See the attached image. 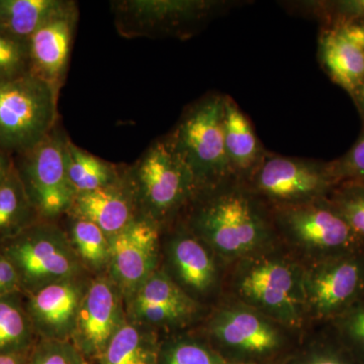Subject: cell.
Listing matches in <instances>:
<instances>
[{
    "label": "cell",
    "instance_id": "8",
    "mask_svg": "<svg viewBox=\"0 0 364 364\" xmlns=\"http://www.w3.org/2000/svg\"><path fill=\"white\" fill-rule=\"evenodd\" d=\"M270 210L277 235L305 253L310 261L364 250L363 244L328 196Z\"/></svg>",
    "mask_w": 364,
    "mask_h": 364
},
{
    "label": "cell",
    "instance_id": "20",
    "mask_svg": "<svg viewBox=\"0 0 364 364\" xmlns=\"http://www.w3.org/2000/svg\"><path fill=\"white\" fill-rule=\"evenodd\" d=\"M67 215L83 218L114 236L136 218L135 203L123 179L114 186L74 196Z\"/></svg>",
    "mask_w": 364,
    "mask_h": 364
},
{
    "label": "cell",
    "instance_id": "13",
    "mask_svg": "<svg viewBox=\"0 0 364 364\" xmlns=\"http://www.w3.org/2000/svg\"><path fill=\"white\" fill-rule=\"evenodd\" d=\"M127 320L124 299L107 274L91 279L70 341L88 359L100 358Z\"/></svg>",
    "mask_w": 364,
    "mask_h": 364
},
{
    "label": "cell",
    "instance_id": "23",
    "mask_svg": "<svg viewBox=\"0 0 364 364\" xmlns=\"http://www.w3.org/2000/svg\"><path fill=\"white\" fill-rule=\"evenodd\" d=\"M67 176L74 195L114 186L123 179L124 168L95 156L71 140L67 145Z\"/></svg>",
    "mask_w": 364,
    "mask_h": 364
},
{
    "label": "cell",
    "instance_id": "3",
    "mask_svg": "<svg viewBox=\"0 0 364 364\" xmlns=\"http://www.w3.org/2000/svg\"><path fill=\"white\" fill-rule=\"evenodd\" d=\"M303 267L267 250L239 261L234 291L246 306L275 322L298 328L306 317Z\"/></svg>",
    "mask_w": 364,
    "mask_h": 364
},
{
    "label": "cell",
    "instance_id": "37",
    "mask_svg": "<svg viewBox=\"0 0 364 364\" xmlns=\"http://www.w3.org/2000/svg\"><path fill=\"white\" fill-rule=\"evenodd\" d=\"M347 39L350 40L364 53V21H353L335 28Z\"/></svg>",
    "mask_w": 364,
    "mask_h": 364
},
{
    "label": "cell",
    "instance_id": "12",
    "mask_svg": "<svg viewBox=\"0 0 364 364\" xmlns=\"http://www.w3.org/2000/svg\"><path fill=\"white\" fill-rule=\"evenodd\" d=\"M301 282L306 315L334 320L364 296V250L310 261Z\"/></svg>",
    "mask_w": 364,
    "mask_h": 364
},
{
    "label": "cell",
    "instance_id": "11",
    "mask_svg": "<svg viewBox=\"0 0 364 364\" xmlns=\"http://www.w3.org/2000/svg\"><path fill=\"white\" fill-rule=\"evenodd\" d=\"M245 184L269 207L301 205L327 198L336 186L328 162L284 156L269 151Z\"/></svg>",
    "mask_w": 364,
    "mask_h": 364
},
{
    "label": "cell",
    "instance_id": "43",
    "mask_svg": "<svg viewBox=\"0 0 364 364\" xmlns=\"http://www.w3.org/2000/svg\"><path fill=\"white\" fill-rule=\"evenodd\" d=\"M87 364H88V363H87Z\"/></svg>",
    "mask_w": 364,
    "mask_h": 364
},
{
    "label": "cell",
    "instance_id": "9",
    "mask_svg": "<svg viewBox=\"0 0 364 364\" xmlns=\"http://www.w3.org/2000/svg\"><path fill=\"white\" fill-rule=\"evenodd\" d=\"M284 326L248 306L220 309L208 323L214 348L229 364H265L287 347Z\"/></svg>",
    "mask_w": 364,
    "mask_h": 364
},
{
    "label": "cell",
    "instance_id": "31",
    "mask_svg": "<svg viewBox=\"0 0 364 364\" xmlns=\"http://www.w3.org/2000/svg\"><path fill=\"white\" fill-rule=\"evenodd\" d=\"M336 339L360 363H364V296L332 321Z\"/></svg>",
    "mask_w": 364,
    "mask_h": 364
},
{
    "label": "cell",
    "instance_id": "4",
    "mask_svg": "<svg viewBox=\"0 0 364 364\" xmlns=\"http://www.w3.org/2000/svg\"><path fill=\"white\" fill-rule=\"evenodd\" d=\"M224 97L212 92L196 100L167 134L193 173L198 193L236 181L225 149Z\"/></svg>",
    "mask_w": 364,
    "mask_h": 364
},
{
    "label": "cell",
    "instance_id": "38",
    "mask_svg": "<svg viewBox=\"0 0 364 364\" xmlns=\"http://www.w3.org/2000/svg\"><path fill=\"white\" fill-rule=\"evenodd\" d=\"M14 167H16V162L11 155L0 149V186L9 177Z\"/></svg>",
    "mask_w": 364,
    "mask_h": 364
},
{
    "label": "cell",
    "instance_id": "35",
    "mask_svg": "<svg viewBox=\"0 0 364 364\" xmlns=\"http://www.w3.org/2000/svg\"><path fill=\"white\" fill-rule=\"evenodd\" d=\"M328 167L336 186L364 181V132L346 154L328 162Z\"/></svg>",
    "mask_w": 364,
    "mask_h": 364
},
{
    "label": "cell",
    "instance_id": "18",
    "mask_svg": "<svg viewBox=\"0 0 364 364\" xmlns=\"http://www.w3.org/2000/svg\"><path fill=\"white\" fill-rule=\"evenodd\" d=\"M173 233L165 244L167 274L188 296L195 299L208 296L218 282L214 253L177 220Z\"/></svg>",
    "mask_w": 364,
    "mask_h": 364
},
{
    "label": "cell",
    "instance_id": "33",
    "mask_svg": "<svg viewBox=\"0 0 364 364\" xmlns=\"http://www.w3.org/2000/svg\"><path fill=\"white\" fill-rule=\"evenodd\" d=\"M26 364H87V360L71 341L38 339Z\"/></svg>",
    "mask_w": 364,
    "mask_h": 364
},
{
    "label": "cell",
    "instance_id": "17",
    "mask_svg": "<svg viewBox=\"0 0 364 364\" xmlns=\"http://www.w3.org/2000/svg\"><path fill=\"white\" fill-rule=\"evenodd\" d=\"M90 274L54 282L25 294L26 312L38 339L70 341Z\"/></svg>",
    "mask_w": 364,
    "mask_h": 364
},
{
    "label": "cell",
    "instance_id": "5",
    "mask_svg": "<svg viewBox=\"0 0 364 364\" xmlns=\"http://www.w3.org/2000/svg\"><path fill=\"white\" fill-rule=\"evenodd\" d=\"M0 251L11 261L23 294L90 274L72 248L65 230L56 222L40 220L0 244Z\"/></svg>",
    "mask_w": 364,
    "mask_h": 364
},
{
    "label": "cell",
    "instance_id": "6",
    "mask_svg": "<svg viewBox=\"0 0 364 364\" xmlns=\"http://www.w3.org/2000/svg\"><path fill=\"white\" fill-rule=\"evenodd\" d=\"M58 97L30 72L0 79V149L20 156L42 142L58 126Z\"/></svg>",
    "mask_w": 364,
    "mask_h": 364
},
{
    "label": "cell",
    "instance_id": "22",
    "mask_svg": "<svg viewBox=\"0 0 364 364\" xmlns=\"http://www.w3.org/2000/svg\"><path fill=\"white\" fill-rule=\"evenodd\" d=\"M159 348L154 330L127 318L98 358V363L157 364Z\"/></svg>",
    "mask_w": 364,
    "mask_h": 364
},
{
    "label": "cell",
    "instance_id": "26",
    "mask_svg": "<svg viewBox=\"0 0 364 364\" xmlns=\"http://www.w3.org/2000/svg\"><path fill=\"white\" fill-rule=\"evenodd\" d=\"M40 220L16 166L0 186V244Z\"/></svg>",
    "mask_w": 364,
    "mask_h": 364
},
{
    "label": "cell",
    "instance_id": "29",
    "mask_svg": "<svg viewBox=\"0 0 364 364\" xmlns=\"http://www.w3.org/2000/svg\"><path fill=\"white\" fill-rule=\"evenodd\" d=\"M157 364H229L214 347L181 336L160 343Z\"/></svg>",
    "mask_w": 364,
    "mask_h": 364
},
{
    "label": "cell",
    "instance_id": "36",
    "mask_svg": "<svg viewBox=\"0 0 364 364\" xmlns=\"http://www.w3.org/2000/svg\"><path fill=\"white\" fill-rule=\"evenodd\" d=\"M21 291L18 275L11 261L0 251V298Z\"/></svg>",
    "mask_w": 364,
    "mask_h": 364
},
{
    "label": "cell",
    "instance_id": "16",
    "mask_svg": "<svg viewBox=\"0 0 364 364\" xmlns=\"http://www.w3.org/2000/svg\"><path fill=\"white\" fill-rule=\"evenodd\" d=\"M78 18L77 4L66 0L28 42L30 73L58 93L65 82Z\"/></svg>",
    "mask_w": 364,
    "mask_h": 364
},
{
    "label": "cell",
    "instance_id": "15",
    "mask_svg": "<svg viewBox=\"0 0 364 364\" xmlns=\"http://www.w3.org/2000/svg\"><path fill=\"white\" fill-rule=\"evenodd\" d=\"M127 318L156 328L181 327L195 318L200 304L188 296L161 268L124 301Z\"/></svg>",
    "mask_w": 364,
    "mask_h": 364
},
{
    "label": "cell",
    "instance_id": "19",
    "mask_svg": "<svg viewBox=\"0 0 364 364\" xmlns=\"http://www.w3.org/2000/svg\"><path fill=\"white\" fill-rule=\"evenodd\" d=\"M225 149L235 179L246 183L260 166L267 150L256 135L252 123L233 97L225 95Z\"/></svg>",
    "mask_w": 364,
    "mask_h": 364
},
{
    "label": "cell",
    "instance_id": "21",
    "mask_svg": "<svg viewBox=\"0 0 364 364\" xmlns=\"http://www.w3.org/2000/svg\"><path fill=\"white\" fill-rule=\"evenodd\" d=\"M318 56L323 70L349 95L364 80V53L335 28L321 31Z\"/></svg>",
    "mask_w": 364,
    "mask_h": 364
},
{
    "label": "cell",
    "instance_id": "10",
    "mask_svg": "<svg viewBox=\"0 0 364 364\" xmlns=\"http://www.w3.org/2000/svg\"><path fill=\"white\" fill-rule=\"evenodd\" d=\"M70 139L58 126L42 142L20 155L16 169L41 220L56 222L67 215L74 195L67 176V145Z\"/></svg>",
    "mask_w": 364,
    "mask_h": 364
},
{
    "label": "cell",
    "instance_id": "34",
    "mask_svg": "<svg viewBox=\"0 0 364 364\" xmlns=\"http://www.w3.org/2000/svg\"><path fill=\"white\" fill-rule=\"evenodd\" d=\"M30 72L28 43L0 33V79L18 77Z\"/></svg>",
    "mask_w": 364,
    "mask_h": 364
},
{
    "label": "cell",
    "instance_id": "14",
    "mask_svg": "<svg viewBox=\"0 0 364 364\" xmlns=\"http://www.w3.org/2000/svg\"><path fill=\"white\" fill-rule=\"evenodd\" d=\"M160 232L154 223L136 217L109 237L111 258L107 274L124 301L159 268Z\"/></svg>",
    "mask_w": 364,
    "mask_h": 364
},
{
    "label": "cell",
    "instance_id": "27",
    "mask_svg": "<svg viewBox=\"0 0 364 364\" xmlns=\"http://www.w3.org/2000/svg\"><path fill=\"white\" fill-rule=\"evenodd\" d=\"M38 337L26 312L21 291L0 298V353H21L32 349Z\"/></svg>",
    "mask_w": 364,
    "mask_h": 364
},
{
    "label": "cell",
    "instance_id": "42",
    "mask_svg": "<svg viewBox=\"0 0 364 364\" xmlns=\"http://www.w3.org/2000/svg\"><path fill=\"white\" fill-rule=\"evenodd\" d=\"M238 364H243V363H238ZM280 364H282V363H280Z\"/></svg>",
    "mask_w": 364,
    "mask_h": 364
},
{
    "label": "cell",
    "instance_id": "28",
    "mask_svg": "<svg viewBox=\"0 0 364 364\" xmlns=\"http://www.w3.org/2000/svg\"><path fill=\"white\" fill-rule=\"evenodd\" d=\"M289 6L293 13L322 21L328 28L364 21V0L298 1L291 2Z\"/></svg>",
    "mask_w": 364,
    "mask_h": 364
},
{
    "label": "cell",
    "instance_id": "25",
    "mask_svg": "<svg viewBox=\"0 0 364 364\" xmlns=\"http://www.w3.org/2000/svg\"><path fill=\"white\" fill-rule=\"evenodd\" d=\"M67 215L68 221L64 230L81 264L93 277L107 274L111 258L109 237L92 222Z\"/></svg>",
    "mask_w": 364,
    "mask_h": 364
},
{
    "label": "cell",
    "instance_id": "32",
    "mask_svg": "<svg viewBox=\"0 0 364 364\" xmlns=\"http://www.w3.org/2000/svg\"><path fill=\"white\" fill-rule=\"evenodd\" d=\"M282 364H364L334 340L314 342L284 358Z\"/></svg>",
    "mask_w": 364,
    "mask_h": 364
},
{
    "label": "cell",
    "instance_id": "1",
    "mask_svg": "<svg viewBox=\"0 0 364 364\" xmlns=\"http://www.w3.org/2000/svg\"><path fill=\"white\" fill-rule=\"evenodd\" d=\"M179 220L226 260L262 252L277 237L269 205L237 181L198 193Z\"/></svg>",
    "mask_w": 364,
    "mask_h": 364
},
{
    "label": "cell",
    "instance_id": "24",
    "mask_svg": "<svg viewBox=\"0 0 364 364\" xmlns=\"http://www.w3.org/2000/svg\"><path fill=\"white\" fill-rule=\"evenodd\" d=\"M66 0H0V33L28 43L36 31L65 4Z\"/></svg>",
    "mask_w": 364,
    "mask_h": 364
},
{
    "label": "cell",
    "instance_id": "30",
    "mask_svg": "<svg viewBox=\"0 0 364 364\" xmlns=\"http://www.w3.org/2000/svg\"><path fill=\"white\" fill-rule=\"evenodd\" d=\"M328 198L364 245V184L344 182L335 186Z\"/></svg>",
    "mask_w": 364,
    "mask_h": 364
},
{
    "label": "cell",
    "instance_id": "2",
    "mask_svg": "<svg viewBox=\"0 0 364 364\" xmlns=\"http://www.w3.org/2000/svg\"><path fill=\"white\" fill-rule=\"evenodd\" d=\"M136 217L160 229L176 223L198 193L193 173L168 136L151 144L134 164L124 168Z\"/></svg>",
    "mask_w": 364,
    "mask_h": 364
},
{
    "label": "cell",
    "instance_id": "41",
    "mask_svg": "<svg viewBox=\"0 0 364 364\" xmlns=\"http://www.w3.org/2000/svg\"><path fill=\"white\" fill-rule=\"evenodd\" d=\"M356 182H361V183L364 184V181H356Z\"/></svg>",
    "mask_w": 364,
    "mask_h": 364
},
{
    "label": "cell",
    "instance_id": "39",
    "mask_svg": "<svg viewBox=\"0 0 364 364\" xmlns=\"http://www.w3.org/2000/svg\"><path fill=\"white\" fill-rule=\"evenodd\" d=\"M30 351L21 353H0V364H26Z\"/></svg>",
    "mask_w": 364,
    "mask_h": 364
},
{
    "label": "cell",
    "instance_id": "7",
    "mask_svg": "<svg viewBox=\"0 0 364 364\" xmlns=\"http://www.w3.org/2000/svg\"><path fill=\"white\" fill-rule=\"evenodd\" d=\"M238 2L226 0H121L112 4L124 38L188 39Z\"/></svg>",
    "mask_w": 364,
    "mask_h": 364
},
{
    "label": "cell",
    "instance_id": "40",
    "mask_svg": "<svg viewBox=\"0 0 364 364\" xmlns=\"http://www.w3.org/2000/svg\"><path fill=\"white\" fill-rule=\"evenodd\" d=\"M351 97L353 98L354 102H355L356 107H358V111L360 112L361 117H363L364 121V80L360 83V85L353 91Z\"/></svg>",
    "mask_w": 364,
    "mask_h": 364
}]
</instances>
